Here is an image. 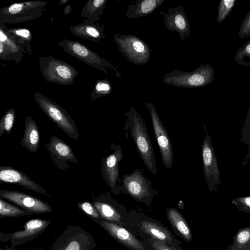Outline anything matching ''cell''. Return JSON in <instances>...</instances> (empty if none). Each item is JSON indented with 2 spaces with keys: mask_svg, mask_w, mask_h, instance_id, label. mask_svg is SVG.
<instances>
[{
  "mask_svg": "<svg viewBox=\"0 0 250 250\" xmlns=\"http://www.w3.org/2000/svg\"><path fill=\"white\" fill-rule=\"evenodd\" d=\"M125 129H129L131 137L145 166L154 175L157 166L147 127L144 120L133 107L126 112Z\"/></svg>",
  "mask_w": 250,
  "mask_h": 250,
  "instance_id": "obj_1",
  "label": "cell"
},
{
  "mask_svg": "<svg viewBox=\"0 0 250 250\" xmlns=\"http://www.w3.org/2000/svg\"><path fill=\"white\" fill-rule=\"evenodd\" d=\"M35 102L42 111L69 137L78 140L80 135L74 120L71 115L56 102L41 92L34 94Z\"/></svg>",
  "mask_w": 250,
  "mask_h": 250,
  "instance_id": "obj_2",
  "label": "cell"
},
{
  "mask_svg": "<svg viewBox=\"0 0 250 250\" xmlns=\"http://www.w3.org/2000/svg\"><path fill=\"white\" fill-rule=\"evenodd\" d=\"M39 62L42 76L49 83L70 85L74 83L75 78L79 75L74 66L50 55L40 56Z\"/></svg>",
  "mask_w": 250,
  "mask_h": 250,
  "instance_id": "obj_3",
  "label": "cell"
},
{
  "mask_svg": "<svg viewBox=\"0 0 250 250\" xmlns=\"http://www.w3.org/2000/svg\"><path fill=\"white\" fill-rule=\"evenodd\" d=\"M58 45L65 53L97 70L107 74V70L105 68V67H107L115 72L117 78L121 77L117 66L101 57L98 54L79 42L64 38L62 41L58 43Z\"/></svg>",
  "mask_w": 250,
  "mask_h": 250,
  "instance_id": "obj_4",
  "label": "cell"
},
{
  "mask_svg": "<svg viewBox=\"0 0 250 250\" xmlns=\"http://www.w3.org/2000/svg\"><path fill=\"white\" fill-rule=\"evenodd\" d=\"M48 2L43 0L14 3L0 9V21L15 24L33 20L42 16Z\"/></svg>",
  "mask_w": 250,
  "mask_h": 250,
  "instance_id": "obj_5",
  "label": "cell"
},
{
  "mask_svg": "<svg viewBox=\"0 0 250 250\" xmlns=\"http://www.w3.org/2000/svg\"><path fill=\"white\" fill-rule=\"evenodd\" d=\"M212 74L210 66L201 65L190 72L174 70L167 72L164 75L163 82L174 87H199L209 83L211 81Z\"/></svg>",
  "mask_w": 250,
  "mask_h": 250,
  "instance_id": "obj_6",
  "label": "cell"
},
{
  "mask_svg": "<svg viewBox=\"0 0 250 250\" xmlns=\"http://www.w3.org/2000/svg\"><path fill=\"white\" fill-rule=\"evenodd\" d=\"M120 191L126 193L139 202L150 203L157 192L152 188L151 181L139 169L124 175L119 183Z\"/></svg>",
  "mask_w": 250,
  "mask_h": 250,
  "instance_id": "obj_7",
  "label": "cell"
},
{
  "mask_svg": "<svg viewBox=\"0 0 250 250\" xmlns=\"http://www.w3.org/2000/svg\"><path fill=\"white\" fill-rule=\"evenodd\" d=\"M114 41L119 51L129 62L143 65L149 61L151 49L146 42L136 36L115 34Z\"/></svg>",
  "mask_w": 250,
  "mask_h": 250,
  "instance_id": "obj_8",
  "label": "cell"
},
{
  "mask_svg": "<svg viewBox=\"0 0 250 250\" xmlns=\"http://www.w3.org/2000/svg\"><path fill=\"white\" fill-rule=\"evenodd\" d=\"M95 246L90 233L80 227L68 226L50 250H91Z\"/></svg>",
  "mask_w": 250,
  "mask_h": 250,
  "instance_id": "obj_9",
  "label": "cell"
},
{
  "mask_svg": "<svg viewBox=\"0 0 250 250\" xmlns=\"http://www.w3.org/2000/svg\"><path fill=\"white\" fill-rule=\"evenodd\" d=\"M144 104L148 110L151 117L162 162L166 168L170 169L173 163V155L170 137L162 124L155 106L150 102H145Z\"/></svg>",
  "mask_w": 250,
  "mask_h": 250,
  "instance_id": "obj_10",
  "label": "cell"
},
{
  "mask_svg": "<svg viewBox=\"0 0 250 250\" xmlns=\"http://www.w3.org/2000/svg\"><path fill=\"white\" fill-rule=\"evenodd\" d=\"M110 148L113 152L109 155L103 157L101 160V170L105 183L112 193L118 194L120 192L119 183L121 181L119 164L123 158L122 148L112 143Z\"/></svg>",
  "mask_w": 250,
  "mask_h": 250,
  "instance_id": "obj_11",
  "label": "cell"
},
{
  "mask_svg": "<svg viewBox=\"0 0 250 250\" xmlns=\"http://www.w3.org/2000/svg\"><path fill=\"white\" fill-rule=\"evenodd\" d=\"M0 198L6 199L33 213H44L53 211L47 203L23 192L0 189Z\"/></svg>",
  "mask_w": 250,
  "mask_h": 250,
  "instance_id": "obj_12",
  "label": "cell"
},
{
  "mask_svg": "<svg viewBox=\"0 0 250 250\" xmlns=\"http://www.w3.org/2000/svg\"><path fill=\"white\" fill-rule=\"evenodd\" d=\"M44 146L48 150L52 162L59 169L65 170L69 168L70 166L67 162L78 164L71 146L60 138L52 135L49 143Z\"/></svg>",
  "mask_w": 250,
  "mask_h": 250,
  "instance_id": "obj_13",
  "label": "cell"
},
{
  "mask_svg": "<svg viewBox=\"0 0 250 250\" xmlns=\"http://www.w3.org/2000/svg\"><path fill=\"white\" fill-rule=\"evenodd\" d=\"M164 14V23L167 29L178 33L182 41L190 35V25L186 13L182 5L169 7Z\"/></svg>",
  "mask_w": 250,
  "mask_h": 250,
  "instance_id": "obj_14",
  "label": "cell"
},
{
  "mask_svg": "<svg viewBox=\"0 0 250 250\" xmlns=\"http://www.w3.org/2000/svg\"><path fill=\"white\" fill-rule=\"evenodd\" d=\"M12 183L41 194L47 191L25 173L10 166H0V183Z\"/></svg>",
  "mask_w": 250,
  "mask_h": 250,
  "instance_id": "obj_15",
  "label": "cell"
},
{
  "mask_svg": "<svg viewBox=\"0 0 250 250\" xmlns=\"http://www.w3.org/2000/svg\"><path fill=\"white\" fill-rule=\"evenodd\" d=\"M100 224L110 236L122 245L132 250H146L138 239L121 226L105 220L101 221Z\"/></svg>",
  "mask_w": 250,
  "mask_h": 250,
  "instance_id": "obj_16",
  "label": "cell"
},
{
  "mask_svg": "<svg viewBox=\"0 0 250 250\" xmlns=\"http://www.w3.org/2000/svg\"><path fill=\"white\" fill-rule=\"evenodd\" d=\"M26 49L18 44L0 26V58L6 61H14L19 63L23 60Z\"/></svg>",
  "mask_w": 250,
  "mask_h": 250,
  "instance_id": "obj_17",
  "label": "cell"
},
{
  "mask_svg": "<svg viewBox=\"0 0 250 250\" xmlns=\"http://www.w3.org/2000/svg\"><path fill=\"white\" fill-rule=\"evenodd\" d=\"M69 29L73 34L93 42L100 43L101 41L105 38L104 25L100 23L92 24L82 22L71 26Z\"/></svg>",
  "mask_w": 250,
  "mask_h": 250,
  "instance_id": "obj_18",
  "label": "cell"
},
{
  "mask_svg": "<svg viewBox=\"0 0 250 250\" xmlns=\"http://www.w3.org/2000/svg\"><path fill=\"white\" fill-rule=\"evenodd\" d=\"M202 154L205 179L210 186L217 179L218 169L209 137L208 136L204 138Z\"/></svg>",
  "mask_w": 250,
  "mask_h": 250,
  "instance_id": "obj_19",
  "label": "cell"
},
{
  "mask_svg": "<svg viewBox=\"0 0 250 250\" xmlns=\"http://www.w3.org/2000/svg\"><path fill=\"white\" fill-rule=\"evenodd\" d=\"M24 126L23 136L20 144L30 152H36L39 147L40 143L37 125L33 118L28 115L24 121Z\"/></svg>",
  "mask_w": 250,
  "mask_h": 250,
  "instance_id": "obj_20",
  "label": "cell"
},
{
  "mask_svg": "<svg viewBox=\"0 0 250 250\" xmlns=\"http://www.w3.org/2000/svg\"><path fill=\"white\" fill-rule=\"evenodd\" d=\"M165 0H137L132 1L126 10L125 17L128 19L147 16L153 12Z\"/></svg>",
  "mask_w": 250,
  "mask_h": 250,
  "instance_id": "obj_21",
  "label": "cell"
},
{
  "mask_svg": "<svg viewBox=\"0 0 250 250\" xmlns=\"http://www.w3.org/2000/svg\"><path fill=\"white\" fill-rule=\"evenodd\" d=\"M51 223L50 221L34 219L27 221L24 229L11 234L14 240H27L42 232Z\"/></svg>",
  "mask_w": 250,
  "mask_h": 250,
  "instance_id": "obj_22",
  "label": "cell"
},
{
  "mask_svg": "<svg viewBox=\"0 0 250 250\" xmlns=\"http://www.w3.org/2000/svg\"><path fill=\"white\" fill-rule=\"evenodd\" d=\"M167 219L173 229L184 240L191 242V229L182 214L175 208H169L167 210Z\"/></svg>",
  "mask_w": 250,
  "mask_h": 250,
  "instance_id": "obj_23",
  "label": "cell"
},
{
  "mask_svg": "<svg viewBox=\"0 0 250 250\" xmlns=\"http://www.w3.org/2000/svg\"><path fill=\"white\" fill-rule=\"evenodd\" d=\"M108 0H89L83 6L81 15L85 19L83 22L95 23L104 12Z\"/></svg>",
  "mask_w": 250,
  "mask_h": 250,
  "instance_id": "obj_24",
  "label": "cell"
},
{
  "mask_svg": "<svg viewBox=\"0 0 250 250\" xmlns=\"http://www.w3.org/2000/svg\"><path fill=\"white\" fill-rule=\"evenodd\" d=\"M140 229L152 238L168 244L173 243V238H174V237L171 232L164 226L145 220L141 223Z\"/></svg>",
  "mask_w": 250,
  "mask_h": 250,
  "instance_id": "obj_25",
  "label": "cell"
},
{
  "mask_svg": "<svg viewBox=\"0 0 250 250\" xmlns=\"http://www.w3.org/2000/svg\"><path fill=\"white\" fill-rule=\"evenodd\" d=\"M0 26L18 44L24 47L27 53L32 54L30 43L32 39V34L28 28H7L5 23L0 21Z\"/></svg>",
  "mask_w": 250,
  "mask_h": 250,
  "instance_id": "obj_26",
  "label": "cell"
},
{
  "mask_svg": "<svg viewBox=\"0 0 250 250\" xmlns=\"http://www.w3.org/2000/svg\"><path fill=\"white\" fill-rule=\"evenodd\" d=\"M92 204L97 209L100 216L104 220L117 223L121 222V217L120 213L109 203L95 200Z\"/></svg>",
  "mask_w": 250,
  "mask_h": 250,
  "instance_id": "obj_27",
  "label": "cell"
},
{
  "mask_svg": "<svg viewBox=\"0 0 250 250\" xmlns=\"http://www.w3.org/2000/svg\"><path fill=\"white\" fill-rule=\"evenodd\" d=\"M226 250H250V227L239 229Z\"/></svg>",
  "mask_w": 250,
  "mask_h": 250,
  "instance_id": "obj_28",
  "label": "cell"
},
{
  "mask_svg": "<svg viewBox=\"0 0 250 250\" xmlns=\"http://www.w3.org/2000/svg\"><path fill=\"white\" fill-rule=\"evenodd\" d=\"M33 213L10 204L0 198V217H20L32 215Z\"/></svg>",
  "mask_w": 250,
  "mask_h": 250,
  "instance_id": "obj_29",
  "label": "cell"
},
{
  "mask_svg": "<svg viewBox=\"0 0 250 250\" xmlns=\"http://www.w3.org/2000/svg\"><path fill=\"white\" fill-rule=\"evenodd\" d=\"M112 91V85L108 79H99L91 92L90 98L92 101H94L109 94Z\"/></svg>",
  "mask_w": 250,
  "mask_h": 250,
  "instance_id": "obj_30",
  "label": "cell"
},
{
  "mask_svg": "<svg viewBox=\"0 0 250 250\" xmlns=\"http://www.w3.org/2000/svg\"><path fill=\"white\" fill-rule=\"evenodd\" d=\"M16 118V111L14 108L7 110L1 118L0 121V136L4 132L10 135Z\"/></svg>",
  "mask_w": 250,
  "mask_h": 250,
  "instance_id": "obj_31",
  "label": "cell"
},
{
  "mask_svg": "<svg viewBox=\"0 0 250 250\" xmlns=\"http://www.w3.org/2000/svg\"><path fill=\"white\" fill-rule=\"evenodd\" d=\"M234 2L233 0H224L221 1L218 15V22H221L224 20L233 6Z\"/></svg>",
  "mask_w": 250,
  "mask_h": 250,
  "instance_id": "obj_32",
  "label": "cell"
},
{
  "mask_svg": "<svg viewBox=\"0 0 250 250\" xmlns=\"http://www.w3.org/2000/svg\"><path fill=\"white\" fill-rule=\"evenodd\" d=\"M79 208L85 214L94 219H99L100 215L93 205L88 202H79L78 203Z\"/></svg>",
  "mask_w": 250,
  "mask_h": 250,
  "instance_id": "obj_33",
  "label": "cell"
},
{
  "mask_svg": "<svg viewBox=\"0 0 250 250\" xmlns=\"http://www.w3.org/2000/svg\"><path fill=\"white\" fill-rule=\"evenodd\" d=\"M234 204L241 211L250 213V197L239 198Z\"/></svg>",
  "mask_w": 250,
  "mask_h": 250,
  "instance_id": "obj_34",
  "label": "cell"
},
{
  "mask_svg": "<svg viewBox=\"0 0 250 250\" xmlns=\"http://www.w3.org/2000/svg\"><path fill=\"white\" fill-rule=\"evenodd\" d=\"M151 246L154 250H176L174 247L169 246L162 241H154L151 243Z\"/></svg>",
  "mask_w": 250,
  "mask_h": 250,
  "instance_id": "obj_35",
  "label": "cell"
},
{
  "mask_svg": "<svg viewBox=\"0 0 250 250\" xmlns=\"http://www.w3.org/2000/svg\"><path fill=\"white\" fill-rule=\"evenodd\" d=\"M72 11V5L71 4L67 5L64 8L63 13L65 15H69Z\"/></svg>",
  "mask_w": 250,
  "mask_h": 250,
  "instance_id": "obj_36",
  "label": "cell"
},
{
  "mask_svg": "<svg viewBox=\"0 0 250 250\" xmlns=\"http://www.w3.org/2000/svg\"><path fill=\"white\" fill-rule=\"evenodd\" d=\"M69 0H61L59 1V3L61 5H63L68 2Z\"/></svg>",
  "mask_w": 250,
  "mask_h": 250,
  "instance_id": "obj_37",
  "label": "cell"
},
{
  "mask_svg": "<svg viewBox=\"0 0 250 250\" xmlns=\"http://www.w3.org/2000/svg\"><path fill=\"white\" fill-rule=\"evenodd\" d=\"M246 23L247 24L246 26L247 27H250V16L247 19Z\"/></svg>",
  "mask_w": 250,
  "mask_h": 250,
  "instance_id": "obj_38",
  "label": "cell"
}]
</instances>
